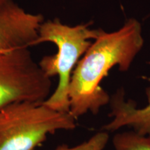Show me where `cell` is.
Masks as SVG:
<instances>
[{"label": "cell", "instance_id": "obj_1", "mask_svg": "<svg viewBox=\"0 0 150 150\" xmlns=\"http://www.w3.org/2000/svg\"><path fill=\"white\" fill-rule=\"evenodd\" d=\"M144 45L141 24L131 18L118 31L104 32L95 39L73 70L69 86L70 113L77 120L91 112L97 114L110 97L101 86L112 67L129 70Z\"/></svg>", "mask_w": 150, "mask_h": 150}, {"label": "cell", "instance_id": "obj_2", "mask_svg": "<svg viewBox=\"0 0 150 150\" xmlns=\"http://www.w3.org/2000/svg\"><path fill=\"white\" fill-rule=\"evenodd\" d=\"M91 24L70 27L55 18L44 21L40 25L35 45L50 42L58 48L56 54L44 56L38 63L43 72L50 78L55 75L59 76L55 91L44 102L53 109L70 112L68 91L73 70L91 45V39L95 40L104 32L102 29H90Z\"/></svg>", "mask_w": 150, "mask_h": 150}, {"label": "cell", "instance_id": "obj_3", "mask_svg": "<svg viewBox=\"0 0 150 150\" xmlns=\"http://www.w3.org/2000/svg\"><path fill=\"white\" fill-rule=\"evenodd\" d=\"M76 120L44 102H21L0 110V150H35L49 134L72 130Z\"/></svg>", "mask_w": 150, "mask_h": 150}, {"label": "cell", "instance_id": "obj_4", "mask_svg": "<svg viewBox=\"0 0 150 150\" xmlns=\"http://www.w3.org/2000/svg\"><path fill=\"white\" fill-rule=\"evenodd\" d=\"M52 85L29 48L0 52V110L17 102H45Z\"/></svg>", "mask_w": 150, "mask_h": 150}, {"label": "cell", "instance_id": "obj_5", "mask_svg": "<svg viewBox=\"0 0 150 150\" xmlns=\"http://www.w3.org/2000/svg\"><path fill=\"white\" fill-rule=\"evenodd\" d=\"M44 22L42 14L28 13L12 0L0 6V52L35 45Z\"/></svg>", "mask_w": 150, "mask_h": 150}, {"label": "cell", "instance_id": "obj_6", "mask_svg": "<svg viewBox=\"0 0 150 150\" xmlns=\"http://www.w3.org/2000/svg\"><path fill=\"white\" fill-rule=\"evenodd\" d=\"M148 104L144 107L138 108L134 101H127L123 89H119L110 97L111 120L103 130L115 131L125 127H131L138 134L150 137V88L147 89Z\"/></svg>", "mask_w": 150, "mask_h": 150}, {"label": "cell", "instance_id": "obj_7", "mask_svg": "<svg viewBox=\"0 0 150 150\" xmlns=\"http://www.w3.org/2000/svg\"><path fill=\"white\" fill-rule=\"evenodd\" d=\"M112 142L114 150H150V137L134 131L117 133Z\"/></svg>", "mask_w": 150, "mask_h": 150}, {"label": "cell", "instance_id": "obj_8", "mask_svg": "<svg viewBox=\"0 0 150 150\" xmlns=\"http://www.w3.org/2000/svg\"><path fill=\"white\" fill-rule=\"evenodd\" d=\"M109 136L105 131L97 133L87 141L70 147L67 145H59L55 150H104L107 145Z\"/></svg>", "mask_w": 150, "mask_h": 150}, {"label": "cell", "instance_id": "obj_9", "mask_svg": "<svg viewBox=\"0 0 150 150\" xmlns=\"http://www.w3.org/2000/svg\"><path fill=\"white\" fill-rule=\"evenodd\" d=\"M9 1H11V0H0V6L5 4H6L7 2H8Z\"/></svg>", "mask_w": 150, "mask_h": 150}]
</instances>
